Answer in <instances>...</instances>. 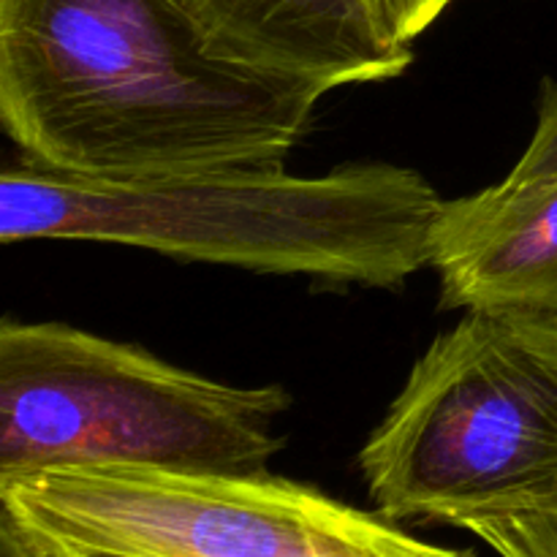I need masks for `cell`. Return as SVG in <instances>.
I'll use <instances>...</instances> for the list:
<instances>
[{
  "instance_id": "6da1fadb",
  "label": "cell",
  "mask_w": 557,
  "mask_h": 557,
  "mask_svg": "<svg viewBox=\"0 0 557 557\" xmlns=\"http://www.w3.org/2000/svg\"><path fill=\"white\" fill-rule=\"evenodd\" d=\"M326 92L223 52L188 0H0V123L47 172L286 163Z\"/></svg>"
},
{
  "instance_id": "7a4b0ae2",
  "label": "cell",
  "mask_w": 557,
  "mask_h": 557,
  "mask_svg": "<svg viewBox=\"0 0 557 557\" xmlns=\"http://www.w3.org/2000/svg\"><path fill=\"white\" fill-rule=\"evenodd\" d=\"M444 201L395 163L319 177L248 163L147 180H87L33 163L0 177V239L128 245L194 264L397 288L430 267Z\"/></svg>"
},
{
  "instance_id": "3957f363",
  "label": "cell",
  "mask_w": 557,
  "mask_h": 557,
  "mask_svg": "<svg viewBox=\"0 0 557 557\" xmlns=\"http://www.w3.org/2000/svg\"><path fill=\"white\" fill-rule=\"evenodd\" d=\"M283 386H234L63 321L0 324V482L69 468L264 473Z\"/></svg>"
},
{
  "instance_id": "277c9868",
  "label": "cell",
  "mask_w": 557,
  "mask_h": 557,
  "mask_svg": "<svg viewBox=\"0 0 557 557\" xmlns=\"http://www.w3.org/2000/svg\"><path fill=\"white\" fill-rule=\"evenodd\" d=\"M375 511L466 528L557 498V310H468L359 449Z\"/></svg>"
},
{
  "instance_id": "5b68a950",
  "label": "cell",
  "mask_w": 557,
  "mask_h": 557,
  "mask_svg": "<svg viewBox=\"0 0 557 557\" xmlns=\"http://www.w3.org/2000/svg\"><path fill=\"white\" fill-rule=\"evenodd\" d=\"M0 506L54 557H476L270 471L69 468L5 479Z\"/></svg>"
},
{
  "instance_id": "8992f818",
  "label": "cell",
  "mask_w": 557,
  "mask_h": 557,
  "mask_svg": "<svg viewBox=\"0 0 557 557\" xmlns=\"http://www.w3.org/2000/svg\"><path fill=\"white\" fill-rule=\"evenodd\" d=\"M430 267L446 310H557V177L444 201Z\"/></svg>"
},
{
  "instance_id": "52a82bcc",
  "label": "cell",
  "mask_w": 557,
  "mask_h": 557,
  "mask_svg": "<svg viewBox=\"0 0 557 557\" xmlns=\"http://www.w3.org/2000/svg\"><path fill=\"white\" fill-rule=\"evenodd\" d=\"M212 41L256 69L326 90L400 76L413 49L395 47L373 0H188Z\"/></svg>"
},
{
  "instance_id": "ba28073f",
  "label": "cell",
  "mask_w": 557,
  "mask_h": 557,
  "mask_svg": "<svg viewBox=\"0 0 557 557\" xmlns=\"http://www.w3.org/2000/svg\"><path fill=\"white\" fill-rule=\"evenodd\" d=\"M462 531L482 539L500 557H557V498L536 509L479 517Z\"/></svg>"
},
{
  "instance_id": "9c48e42d",
  "label": "cell",
  "mask_w": 557,
  "mask_h": 557,
  "mask_svg": "<svg viewBox=\"0 0 557 557\" xmlns=\"http://www.w3.org/2000/svg\"><path fill=\"white\" fill-rule=\"evenodd\" d=\"M506 177L517 183L557 177V85H547L531 141Z\"/></svg>"
},
{
  "instance_id": "30bf717a",
  "label": "cell",
  "mask_w": 557,
  "mask_h": 557,
  "mask_svg": "<svg viewBox=\"0 0 557 557\" xmlns=\"http://www.w3.org/2000/svg\"><path fill=\"white\" fill-rule=\"evenodd\" d=\"M451 0H373L375 22L389 44L411 49L413 38L422 36Z\"/></svg>"
},
{
  "instance_id": "8fae6325",
  "label": "cell",
  "mask_w": 557,
  "mask_h": 557,
  "mask_svg": "<svg viewBox=\"0 0 557 557\" xmlns=\"http://www.w3.org/2000/svg\"><path fill=\"white\" fill-rule=\"evenodd\" d=\"M0 557H54L16 520V515L0 506Z\"/></svg>"
},
{
  "instance_id": "7c38bea8",
  "label": "cell",
  "mask_w": 557,
  "mask_h": 557,
  "mask_svg": "<svg viewBox=\"0 0 557 557\" xmlns=\"http://www.w3.org/2000/svg\"><path fill=\"white\" fill-rule=\"evenodd\" d=\"M71 557H131V555H114V553H79Z\"/></svg>"
}]
</instances>
